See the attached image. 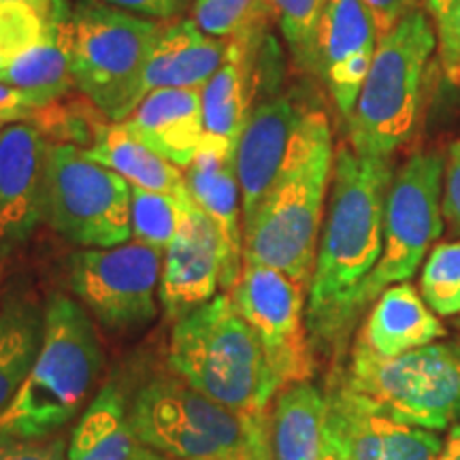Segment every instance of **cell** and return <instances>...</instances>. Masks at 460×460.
<instances>
[{"label":"cell","instance_id":"6da1fadb","mask_svg":"<svg viewBox=\"0 0 460 460\" xmlns=\"http://www.w3.org/2000/svg\"><path fill=\"white\" fill-rule=\"evenodd\" d=\"M393 177V156H360L348 141L335 149L329 203L305 309L314 352L337 356L352 337L354 296L384 250V217Z\"/></svg>","mask_w":460,"mask_h":460},{"label":"cell","instance_id":"7a4b0ae2","mask_svg":"<svg viewBox=\"0 0 460 460\" xmlns=\"http://www.w3.org/2000/svg\"><path fill=\"white\" fill-rule=\"evenodd\" d=\"M335 149L326 113L309 109L278 180L256 214L243 224V261L278 269L309 290L329 203Z\"/></svg>","mask_w":460,"mask_h":460},{"label":"cell","instance_id":"3957f363","mask_svg":"<svg viewBox=\"0 0 460 460\" xmlns=\"http://www.w3.org/2000/svg\"><path fill=\"white\" fill-rule=\"evenodd\" d=\"M105 369L94 318L68 295L45 303V335L37 360L11 405L0 416V433L17 439H48L66 433L88 410Z\"/></svg>","mask_w":460,"mask_h":460},{"label":"cell","instance_id":"277c9868","mask_svg":"<svg viewBox=\"0 0 460 460\" xmlns=\"http://www.w3.org/2000/svg\"><path fill=\"white\" fill-rule=\"evenodd\" d=\"M169 369L230 410L252 416L279 393L262 345L230 295L172 324Z\"/></svg>","mask_w":460,"mask_h":460},{"label":"cell","instance_id":"5b68a950","mask_svg":"<svg viewBox=\"0 0 460 460\" xmlns=\"http://www.w3.org/2000/svg\"><path fill=\"white\" fill-rule=\"evenodd\" d=\"M435 48L433 17L424 9L379 37L369 75L348 119V146L356 154L394 156L411 141Z\"/></svg>","mask_w":460,"mask_h":460},{"label":"cell","instance_id":"8992f818","mask_svg":"<svg viewBox=\"0 0 460 460\" xmlns=\"http://www.w3.org/2000/svg\"><path fill=\"white\" fill-rule=\"evenodd\" d=\"M164 24L113 7L77 0L71 13L75 88L109 122H126L146 96V73Z\"/></svg>","mask_w":460,"mask_h":460},{"label":"cell","instance_id":"52a82bcc","mask_svg":"<svg viewBox=\"0 0 460 460\" xmlns=\"http://www.w3.org/2000/svg\"><path fill=\"white\" fill-rule=\"evenodd\" d=\"M128 422L143 444L171 460H250V416L209 399L175 373L137 390Z\"/></svg>","mask_w":460,"mask_h":460},{"label":"cell","instance_id":"ba28073f","mask_svg":"<svg viewBox=\"0 0 460 460\" xmlns=\"http://www.w3.org/2000/svg\"><path fill=\"white\" fill-rule=\"evenodd\" d=\"M343 382L396 422L444 430L460 418V371L450 345L384 358L356 339Z\"/></svg>","mask_w":460,"mask_h":460},{"label":"cell","instance_id":"9c48e42d","mask_svg":"<svg viewBox=\"0 0 460 460\" xmlns=\"http://www.w3.org/2000/svg\"><path fill=\"white\" fill-rule=\"evenodd\" d=\"M446 154L420 149L394 171L384 217V250L352 303V318L358 322L384 290L410 281L446 224L441 216Z\"/></svg>","mask_w":460,"mask_h":460},{"label":"cell","instance_id":"30bf717a","mask_svg":"<svg viewBox=\"0 0 460 460\" xmlns=\"http://www.w3.org/2000/svg\"><path fill=\"white\" fill-rule=\"evenodd\" d=\"M132 188L119 172L85 158L82 147L49 143L45 217L68 243L122 245L132 234Z\"/></svg>","mask_w":460,"mask_h":460},{"label":"cell","instance_id":"8fae6325","mask_svg":"<svg viewBox=\"0 0 460 460\" xmlns=\"http://www.w3.org/2000/svg\"><path fill=\"white\" fill-rule=\"evenodd\" d=\"M160 273L163 252L135 239L105 250L75 252L68 284L102 329L130 332L158 315Z\"/></svg>","mask_w":460,"mask_h":460},{"label":"cell","instance_id":"7c38bea8","mask_svg":"<svg viewBox=\"0 0 460 460\" xmlns=\"http://www.w3.org/2000/svg\"><path fill=\"white\" fill-rule=\"evenodd\" d=\"M228 295L256 332L279 390L309 382L315 352L305 320L307 288L278 269L243 261L239 281Z\"/></svg>","mask_w":460,"mask_h":460},{"label":"cell","instance_id":"4fadbf2b","mask_svg":"<svg viewBox=\"0 0 460 460\" xmlns=\"http://www.w3.org/2000/svg\"><path fill=\"white\" fill-rule=\"evenodd\" d=\"M326 394L329 433L337 460H437L439 435L396 422L332 373Z\"/></svg>","mask_w":460,"mask_h":460},{"label":"cell","instance_id":"5bb4252c","mask_svg":"<svg viewBox=\"0 0 460 460\" xmlns=\"http://www.w3.org/2000/svg\"><path fill=\"white\" fill-rule=\"evenodd\" d=\"M48 152L49 141L31 122L0 130V264L43 222Z\"/></svg>","mask_w":460,"mask_h":460},{"label":"cell","instance_id":"9a60e30c","mask_svg":"<svg viewBox=\"0 0 460 460\" xmlns=\"http://www.w3.org/2000/svg\"><path fill=\"white\" fill-rule=\"evenodd\" d=\"M224 258L226 250L220 230L188 197L181 226L164 250L160 273L158 301L166 320L175 324L217 296Z\"/></svg>","mask_w":460,"mask_h":460},{"label":"cell","instance_id":"2e32d148","mask_svg":"<svg viewBox=\"0 0 460 460\" xmlns=\"http://www.w3.org/2000/svg\"><path fill=\"white\" fill-rule=\"evenodd\" d=\"M326 410L312 382L279 390L250 416V460H337Z\"/></svg>","mask_w":460,"mask_h":460},{"label":"cell","instance_id":"e0dca14e","mask_svg":"<svg viewBox=\"0 0 460 460\" xmlns=\"http://www.w3.org/2000/svg\"><path fill=\"white\" fill-rule=\"evenodd\" d=\"M379 32L362 0H329L318 31V77L348 122L369 75Z\"/></svg>","mask_w":460,"mask_h":460},{"label":"cell","instance_id":"ac0fdd59","mask_svg":"<svg viewBox=\"0 0 460 460\" xmlns=\"http://www.w3.org/2000/svg\"><path fill=\"white\" fill-rule=\"evenodd\" d=\"M234 156L237 146L205 132L197 156L186 169L190 197L209 216L224 239L226 258L220 288L226 292L233 290L243 269V205Z\"/></svg>","mask_w":460,"mask_h":460},{"label":"cell","instance_id":"d6986e66","mask_svg":"<svg viewBox=\"0 0 460 460\" xmlns=\"http://www.w3.org/2000/svg\"><path fill=\"white\" fill-rule=\"evenodd\" d=\"M309 109L295 94H281L252 109L237 143V177L243 205V224L256 214L278 180L288 149Z\"/></svg>","mask_w":460,"mask_h":460},{"label":"cell","instance_id":"ffe728a7","mask_svg":"<svg viewBox=\"0 0 460 460\" xmlns=\"http://www.w3.org/2000/svg\"><path fill=\"white\" fill-rule=\"evenodd\" d=\"M124 124L160 156L188 169L205 137L203 92L194 88L147 92Z\"/></svg>","mask_w":460,"mask_h":460},{"label":"cell","instance_id":"44dd1931","mask_svg":"<svg viewBox=\"0 0 460 460\" xmlns=\"http://www.w3.org/2000/svg\"><path fill=\"white\" fill-rule=\"evenodd\" d=\"M444 335V324L422 295L410 281H402L377 296L356 339L384 358H394Z\"/></svg>","mask_w":460,"mask_h":460},{"label":"cell","instance_id":"7402d4cb","mask_svg":"<svg viewBox=\"0 0 460 460\" xmlns=\"http://www.w3.org/2000/svg\"><path fill=\"white\" fill-rule=\"evenodd\" d=\"M230 39H217L200 31L192 20H172L160 32L149 58L146 94L158 88L203 90L224 65Z\"/></svg>","mask_w":460,"mask_h":460},{"label":"cell","instance_id":"603a6c76","mask_svg":"<svg viewBox=\"0 0 460 460\" xmlns=\"http://www.w3.org/2000/svg\"><path fill=\"white\" fill-rule=\"evenodd\" d=\"M264 31L245 32L230 39L224 65L203 90V119L207 135L222 137L237 146L252 113L256 88V54Z\"/></svg>","mask_w":460,"mask_h":460},{"label":"cell","instance_id":"cb8c5ba5","mask_svg":"<svg viewBox=\"0 0 460 460\" xmlns=\"http://www.w3.org/2000/svg\"><path fill=\"white\" fill-rule=\"evenodd\" d=\"M68 460H171L143 444L128 422V399L107 382L68 437Z\"/></svg>","mask_w":460,"mask_h":460},{"label":"cell","instance_id":"d4e9b609","mask_svg":"<svg viewBox=\"0 0 460 460\" xmlns=\"http://www.w3.org/2000/svg\"><path fill=\"white\" fill-rule=\"evenodd\" d=\"M71 13L73 4L68 0H58L48 17V31L41 43L17 58L13 65L0 75V82L26 92L37 102V107L60 101L75 88L71 68Z\"/></svg>","mask_w":460,"mask_h":460},{"label":"cell","instance_id":"484cf974","mask_svg":"<svg viewBox=\"0 0 460 460\" xmlns=\"http://www.w3.org/2000/svg\"><path fill=\"white\" fill-rule=\"evenodd\" d=\"M84 156L124 177L132 188L152 190L181 197L186 192V172L147 147L124 122H109Z\"/></svg>","mask_w":460,"mask_h":460},{"label":"cell","instance_id":"4316f807","mask_svg":"<svg viewBox=\"0 0 460 460\" xmlns=\"http://www.w3.org/2000/svg\"><path fill=\"white\" fill-rule=\"evenodd\" d=\"M45 335V307L17 292L0 307V416L26 382Z\"/></svg>","mask_w":460,"mask_h":460},{"label":"cell","instance_id":"83f0119b","mask_svg":"<svg viewBox=\"0 0 460 460\" xmlns=\"http://www.w3.org/2000/svg\"><path fill=\"white\" fill-rule=\"evenodd\" d=\"M329 0H269V13L278 24L295 65L318 75V31Z\"/></svg>","mask_w":460,"mask_h":460},{"label":"cell","instance_id":"f1b7e54d","mask_svg":"<svg viewBox=\"0 0 460 460\" xmlns=\"http://www.w3.org/2000/svg\"><path fill=\"white\" fill-rule=\"evenodd\" d=\"M188 197V190L181 197H175V194L132 188V237L154 250L164 252L181 226Z\"/></svg>","mask_w":460,"mask_h":460},{"label":"cell","instance_id":"f546056e","mask_svg":"<svg viewBox=\"0 0 460 460\" xmlns=\"http://www.w3.org/2000/svg\"><path fill=\"white\" fill-rule=\"evenodd\" d=\"M420 295L437 315L460 314V239L437 243L420 275Z\"/></svg>","mask_w":460,"mask_h":460},{"label":"cell","instance_id":"4dcf8cb0","mask_svg":"<svg viewBox=\"0 0 460 460\" xmlns=\"http://www.w3.org/2000/svg\"><path fill=\"white\" fill-rule=\"evenodd\" d=\"M269 17V0H194L192 7L194 24L217 39L264 31Z\"/></svg>","mask_w":460,"mask_h":460},{"label":"cell","instance_id":"1f68e13d","mask_svg":"<svg viewBox=\"0 0 460 460\" xmlns=\"http://www.w3.org/2000/svg\"><path fill=\"white\" fill-rule=\"evenodd\" d=\"M48 20L26 3H0V75L41 43Z\"/></svg>","mask_w":460,"mask_h":460},{"label":"cell","instance_id":"d6a6232c","mask_svg":"<svg viewBox=\"0 0 460 460\" xmlns=\"http://www.w3.org/2000/svg\"><path fill=\"white\" fill-rule=\"evenodd\" d=\"M0 460H68L66 433L48 439H17L0 433Z\"/></svg>","mask_w":460,"mask_h":460},{"label":"cell","instance_id":"836d02e7","mask_svg":"<svg viewBox=\"0 0 460 460\" xmlns=\"http://www.w3.org/2000/svg\"><path fill=\"white\" fill-rule=\"evenodd\" d=\"M441 216L450 237L460 239V141L452 143L446 154Z\"/></svg>","mask_w":460,"mask_h":460},{"label":"cell","instance_id":"e575fe53","mask_svg":"<svg viewBox=\"0 0 460 460\" xmlns=\"http://www.w3.org/2000/svg\"><path fill=\"white\" fill-rule=\"evenodd\" d=\"M437 28L441 66L452 84L460 85V0L454 3L450 13Z\"/></svg>","mask_w":460,"mask_h":460},{"label":"cell","instance_id":"d590c367","mask_svg":"<svg viewBox=\"0 0 460 460\" xmlns=\"http://www.w3.org/2000/svg\"><path fill=\"white\" fill-rule=\"evenodd\" d=\"M376 22L379 37L388 34L413 11L424 7V0H362Z\"/></svg>","mask_w":460,"mask_h":460},{"label":"cell","instance_id":"8d00e7d4","mask_svg":"<svg viewBox=\"0 0 460 460\" xmlns=\"http://www.w3.org/2000/svg\"><path fill=\"white\" fill-rule=\"evenodd\" d=\"M105 3L146 20L172 22L188 9L190 0H105Z\"/></svg>","mask_w":460,"mask_h":460},{"label":"cell","instance_id":"74e56055","mask_svg":"<svg viewBox=\"0 0 460 460\" xmlns=\"http://www.w3.org/2000/svg\"><path fill=\"white\" fill-rule=\"evenodd\" d=\"M0 105L3 107H24V109H39L37 102L32 101V96H28L26 92L13 88V85L0 82Z\"/></svg>","mask_w":460,"mask_h":460},{"label":"cell","instance_id":"f35d334b","mask_svg":"<svg viewBox=\"0 0 460 460\" xmlns=\"http://www.w3.org/2000/svg\"><path fill=\"white\" fill-rule=\"evenodd\" d=\"M34 109L24 107H3L0 105V130L17 122H31Z\"/></svg>","mask_w":460,"mask_h":460},{"label":"cell","instance_id":"ab89813d","mask_svg":"<svg viewBox=\"0 0 460 460\" xmlns=\"http://www.w3.org/2000/svg\"><path fill=\"white\" fill-rule=\"evenodd\" d=\"M437 460H460V424L447 430Z\"/></svg>","mask_w":460,"mask_h":460},{"label":"cell","instance_id":"60d3db41","mask_svg":"<svg viewBox=\"0 0 460 460\" xmlns=\"http://www.w3.org/2000/svg\"><path fill=\"white\" fill-rule=\"evenodd\" d=\"M454 3H456V0H424L429 15L433 17L435 26H439L441 22L446 20L447 13H450V9L454 7Z\"/></svg>","mask_w":460,"mask_h":460},{"label":"cell","instance_id":"b9f144b4","mask_svg":"<svg viewBox=\"0 0 460 460\" xmlns=\"http://www.w3.org/2000/svg\"><path fill=\"white\" fill-rule=\"evenodd\" d=\"M0 3H9V0H0ZM15 3H26V4H31L32 9H37L39 13H41V15L45 17V20H48V17L51 15V11H54L58 0H15Z\"/></svg>","mask_w":460,"mask_h":460},{"label":"cell","instance_id":"7bdbcfd3","mask_svg":"<svg viewBox=\"0 0 460 460\" xmlns=\"http://www.w3.org/2000/svg\"><path fill=\"white\" fill-rule=\"evenodd\" d=\"M450 349H452L454 360H456V367H458V371H460V339H458V341L450 343Z\"/></svg>","mask_w":460,"mask_h":460},{"label":"cell","instance_id":"ee69618b","mask_svg":"<svg viewBox=\"0 0 460 460\" xmlns=\"http://www.w3.org/2000/svg\"><path fill=\"white\" fill-rule=\"evenodd\" d=\"M3 278H4V264H0V307H3Z\"/></svg>","mask_w":460,"mask_h":460},{"label":"cell","instance_id":"f6af8a7d","mask_svg":"<svg viewBox=\"0 0 460 460\" xmlns=\"http://www.w3.org/2000/svg\"><path fill=\"white\" fill-rule=\"evenodd\" d=\"M458 326H460V320H458Z\"/></svg>","mask_w":460,"mask_h":460}]
</instances>
